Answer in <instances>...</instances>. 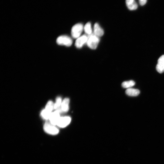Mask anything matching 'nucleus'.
<instances>
[{"mask_svg":"<svg viewBox=\"0 0 164 164\" xmlns=\"http://www.w3.org/2000/svg\"><path fill=\"white\" fill-rule=\"evenodd\" d=\"M88 40V36L86 35H83L76 40L75 43V46L78 48H82L83 45L86 43Z\"/></svg>","mask_w":164,"mask_h":164,"instance_id":"obj_7","label":"nucleus"},{"mask_svg":"<svg viewBox=\"0 0 164 164\" xmlns=\"http://www.w3.org/2000/svg\"><path fill=\"white\" fill-rule=\"evenodd\" d=\"M164 64V55L161 56L158 60V63Z\"/></svg>","mask_w":164,"mask_h":164,"instance_id":"obj_18","label":"nucleus"},{"mask_svg":"<svg viewBox=\"0 0 164 164\" xmlns=\"http://www.w3.org/2000/svg\"><path fill=\"white\" fill-rule=\"evenodd\" d=\"M59 110H57L52 112L49 119L50 123L53 125H57L58 121L60 117Z\"/></svg>","mask_w":164,"mask_h":164,"instance_id":"obj_6","label":"nucleus"},{"mask_svg":"<svg viewBox=\"0 0 164 164\" xmlns=\"http://www.w3.org/2000/svg\"><path fill=\"white\" fill-rule=\"evenodd\" d=\"M52 113L49 112L45 109L42 111L41 115V117L44 119L47 120L49 119Z\"/></svg>","mask_w":164,"mask_h":164,"instance_id":"obj_14","label":"nucleus"},{"mask_svg":"<svg viewBox=\"0 0 164 164\" xmlns=\"http://www.w3.org/2000/svg\"><path fill=\"white\" fill-rule=\"evenodd\" d=\"M71 120V118L69 117H60L57 125L60 128L65 127L70 124Z\"/></svg>","mask_w":164,"mask_h":164,"instance_id":"obj_5","label":"nucleus"},{"mask_svg":"<svg viewBox=\"0 0 164 164\" xmlns=\"http://www.w3.org/2000/svg\"><path fill=\"white\" fill-rule=\"evenodd\" d=\"M140 93L139 90L131 88L127 89L126 91V94L130 96H137Z\"/></svg>","mask_w":164,"mask_h":164,"instance_id":"obj_11","label":"nucleus"},{"mask_svg":"<svg viewBox=\"0 0 164 164\" xmlns=\"http://www.w3.org/2000/svg\"><path fill=\"white\" fill-rule=\"evenodd\" d=\"M69 102L70 100L69 98H66L64 99L60 106L61 111L66 112L68 111Z\"/></svg>","mask_w":164,"mask_h":164,"instance_id":"obj_9","label":"nucleus"},{"mask_svg":"<svg viewBox=\"0 0 164 164\" xmlns=\"http://www.w3.org/2000/svg\"><path fill=\"white\" fill-rule=\"evenodd\" d=\"M45 109L46 110L52 113L53 109H54V104L51 101H48L46 106Z\"/></svg>","mask_w":164,"mask_h":164,"instance_id":"obj_15","label":"nucleus"},{"mask_svg":"<svg viewBox=\"0 0 164 164\" xmlns=\"http://www.w3.org/2000/svg\"><path fill=\"white\" fill-rule=\"evenodd\" d=\"M139 4L141 5H143L146 3L147 0H139Z\"/></svg>","mask_w":164,"mask_h":164,"instance_id":"obj_19","label":"nucleus"},{"mask_svg":"<svg viewBox=\"0 0 164 164\" xmlns=\"http://www.w3.org/2000/svg\"><path fill=\"white\" fill-rule=\"evenodd\" d=\"M62 102V98L60 97H58L56 99V102L54 104V109H58L61 106Z\"/></svg>","mask_w":164,"mask_h":164,"instance_id":"obj_16","label":"nucleus"},{"mask_svg":"<svg viewBox=\"0 0 164 164\" xmlns=\"http://www.w3.org/2000/svg\"><path fill=\"white\" fill-rule=\"evenodd\" d=\"M100 41L98 36L92 33L88 36L87 44L88 47L92 49H95L98 46Z\"/></svg>","mask_w":164,"mask_h":164,"instance_id":"obj_1","label":"nucleus"},{"mask_svg":"<svg viewBox=\"0 0 164 164\" xmlns=\"http://www.w3.org/2000/svg\"><path fill=\"white\" fill-rule=\"evenodd\" d=\"M83 25L82 23H77L72 27L71 30V34L74 38H78L80 36L84 30Z\"/></svg>","mask_w":164,"mask_h":164,"instance_id":"obj_2","label":"nucleus"},{"mask_svg":"<svg viewBox=\"0 0 164 164\" xmlns=\"http://www.w3.org/2000/svg\"><path fill=\"white\" fill-rule=\"evenodd\" d=\"M156 69L157 72L162 73L164 72V64H157Z\"/></svg>","mask_w":164,"mask_h":164,"instance_id":"obj_17","label":"nucleus"},{"mask_svg":"<svg viewBox=\"0 0 164 164\" xmlns=\"http://www.w3.org/2000/svg\"><path fill=\"white\" fill-rule=\"evenodd\" d=\"M56 42L57 44L59 45L70 47L72 45L73 41L69 36L62 35L59 36L57 39Z\"/></svg>","mask_w":164,"mask_h":164,"instance_id":"obj_4","label":"nucleus"},{"mask_svg":"<svg viewBox=\"0 0 164 164\" xmlns=\"http://www.w3.org/2000/svg\"><path fill=\"white\" fill-rule=\"evenodd\" d=\"M44 130L46 133L51 135H56L59 132V130L57 128L50 123H45L44 126Z\"/></svg>","mask_w":164,"mask_h":164,"instance_id":"obj_3","label":"nucleus"},{"mask_svg":"<svg viewBox=\"0 0 164 164\" xmlns=\"http://www.w3.org/2000/svg\"><path fill=\"white\" fill-rule=\"evenodd\" d=\"M135 84V83L134 81L130 80L124 82L121 84V86L124 88L128 89L134 86Z\"/></svg>","mask_w":164,"mask_h":164,"instance_id":"obj_12","label":"nucleus"},{"mask_svg":"<svg viewBox=\"0 0 164 164\" xmlns=\"http://www.w3.org/2000/svg\"><path fill=\"white\" fill-rule=\"evenodd\" d=\"M84 30L85 33L87 35H90L92 34V29L90 23L88 22L85 25Z\"/></svg>","mask_w":164,"mask_h":164,"instance_id":"obj_13","label":"nucleus"},{"mask_svg":"<svg viewBox=\"0 0 164 164\" xmlns=\"http://www.w3.org/2000/svg\"><path fill=\"white\" fill-rule=\"evenodd\" d=\"M93 32V34L99 37L102 36L104 34L103 30L97 23L94 24Z\"/></svg>","mask_w":164,"mask_h":164,"instance_id":"obj_8","label":"nucleus"},{"mask_svg":"<svg viewBox=\"0 0 164 164\" xmlns=\"http://www.w3.org/2000/svg\"><path fill=\"white\" fill-rule=\"evenodd\" d=\"M126 3L128 8L130 10H135L138 8V5L135 0H126Z\"/></svg>","mask_w":164,"mask_h":164,"instance_id":"obj_10","label":"nucleus"}]
</instances>
